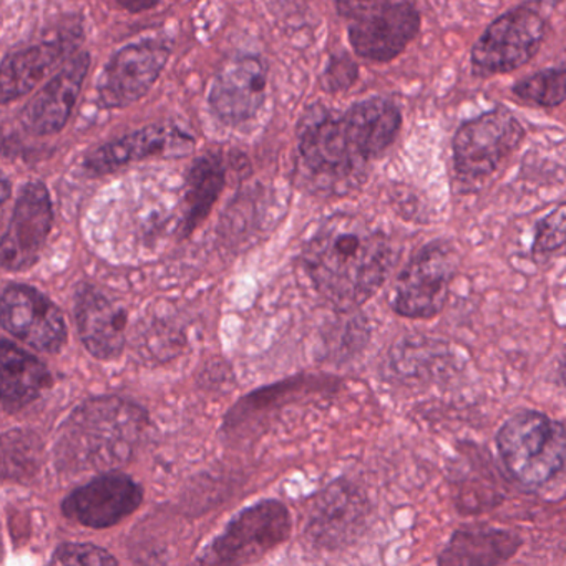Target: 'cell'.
Instances as JSON below:
<instances>
[{
	"label": "cell",
	"mask_w": 566,
	"mask_h": 566,
	"mask_svg": "<svg viewBox=\"0 0 566 566\" xmlns=\"http://www.w3.org/2000/svg\"><path fill=\"white\" fill-rule=\"evenodd\" d=\"M396 260L390 238L364 218L349 213L324 220L303 251L311 283L340 310L369 301L386 283Z\"/></svg>",
	"instance_id": "cell-1"
},
{
	"label": "cell",
	"mask_w": 566,
	"mask_h": 566,
	"mask_svg": "<svg viewBox=\"0 0 566 566\" xmlns=\"http://www.w3.org/2000/svg\"><path fill=\"white\" fill-rule=\"evenodd\" d=\"M147 430V413L122 397H95L72 412L55 449L69 473L114 472L134 455Z\"/></svg>",
	"instance_id": "cell-2"
},
{
	"label": "cell",
	"mask_w": 566,
	"mask_h": 566,
	"mask_svg": "<svg viewBox=\"0 0 566 566\" xmlns=\"http://www.w3.org/2000/svg\"><path fill=\"white\" fill-rule=\"evenodd\" d=\"M506 470L523 485H543L566 467V426L535 410L513 413L496 433Z\"/></svg>",
	"instance_id": "cell-3"
},
{
	"label": "cell",
	"mask_w": 566,
	"mask_h": 566,
	"mask_svg": "<svg viewBox=\"0 0 566 566\" xmlns=\"http://www.w3.org/2000/svg\"><path fill=\"white\" fill-rule=\"evenodd\" d=\"M354 52L373 62H390L420 31V12L409 2H339Z\"/></svg>",
	"instance_id": "cell-4"
},
{
	"label": "cell",
	"mask_w": 566,
	"mask_h": 566,
	"mask_svg": "<svg viewBox=\"0 0 566 566\" xmlns=\"http://www.w3.org/2000/svg\"><path fill=\"white\" fill-rule=\"evenodd\" d=\"M525 138L518 118L505 107H495L460 125L453 137L455 175L465 184L490 177Z\"/></svg>",
	"instance_id": "cell-5"
},
{
	"label": "cell",
	"mask_w": 566,
	"mask_h": 566,
	"mask_svg": "<svg viewBox=\"0 0 566 566\" xmlns=\"http://www.w3.org/2000/svg\"><path fill=\"white\" fill-rule=\"evenodd\" d=\"M459 268V253L446 240L420 248L394 287L392 307L409 319H432L446 306L450 284Z\"/></svg>",
	"instance_id": "cell-6"
},
{
	"label": "cell",
	"mask_w": 566,
	"mask_h": 566,
	"mask_svg": "<svg viewBox=\"0 0 566 566\" xmlns=\"http://www.w3.org/2000/svg\"><path fill=\"white\" fill-rule=\"evenodd\" d=\"M546 38V22L538 12L516 8L500 15L486 28L470 52L473 67L496 75L528 64Z\"/></svg>",
	"instance_id": "cell-7"
},
{
	"label": "cell",
	"mask_w": 566,
	"mask_h": 566,
	"mask_svg": "<svg viewBox=\"0 0 566 566\" xmlns=\"http://www.w3.org/2000/svg\"><path fill=\"white\" fill-rule=\"evenodd\" d=\"M170 45L145 39L112 55L98 75V102L105 108H125L150 92L170 59Z\"/></svg>",
	"instance_id": "cell-8"
},
{
	"label": "cell",
	"mask_w": 566,
	"mask_h": 566,
	"mask_svg": "<svg viewBox=\"0 0 566 566\" xmlns=\"http://www.w3.org/2000/svg\"><path fill=\"white\" fill-rule=\"evenodd\" d=\"M290 513L276 500L256 503L237 516L218 536L211 558L218 566H244L286 539Z\"/></svg>",
	"instance_id": "cell-9"
},
{
	"label": "cell",
	"mask_w": 566,
	"mask_h": 566,
	"mask_svg": "<svg viewBox=\"0 0 566 566\" xmlns=\"http://www.w3.org/2000/svg\"><path fill=\"white\" fill-rule=\"evenodd\" d=\"M54 224L51 195L41 181H29L19 191L11 220L0 244V261L6 271L19 273L38 263Z\"/></svg>",
	"instance_id": "cell-10"
},
{
	"label": "cell",
	"mask_w": 566,
	"mask_h": 566,
	"mask_svg": "<svg viewBox=\"0 0 566 566\" xmlns=\"http://www.w3.org/2000/svg\"><path fill=\"white\" fill-rule=\"evenodd\" d=\"M300 154L307 170L329 180H350L366 167L350 145L340 114L326 108H313L304 118Z\"/></svg>",
	"instance_id": "cell-11"
},
{
	"label": "cell",
	"mask_w": 566,
	"mask_h": 566,
	"mask_svg": "<svg viewBox=\"0 0 566 566\" xmlns=\"http://www.w3.org/2000/svg\"><path fill=\"white\" fill-rule=\"evenodd\" d=\"M2 326L42 353H57L67 339L62 311L35 287L11 284L2 293Z\"/></svg>",
	"instance_id": "cell-12"
},
{
	"label": "cell",
	"mask_w": 566,
	"mask_h": 566,
	"mask_svg": "<svg viewBox=\"0 0 566 566\" xmlns=\"http://www.w3.org/2000/svg\"><path fill=\"white\" fill-rule=\"evenodd\" d=\"M142 500L144 490L130 476L102 473L65 499L64 513L82 525L105 528L134 513Z\"/></svg>",
	"instance_id": "cell-13"
},
{
	"label": "cell",
	"mask_w": 566,
	"mask_h": 566,
	"mask_svg": "<svg viewBox=\"0 0 566 566\" xmlns=\"http://www.w3.org/2000/svg\"><path fill=\"white\" fill-rule=\"evenodd\" d=\"M266 65L256 55L228 62L211 85V111L224 124L251 120L266 97Z\"/></svg>",
	"instance_id": "cell-14"
},
{
	"label": "cell",
	"mask_w": 566,
	"mask_h": 566,
	"mask_svg": "<svg viewBox=\"0 0 566 566\" xmlns=\"http://www.w3.org/2000/svg\"><path fill=\"white\" fill-rule=\"evenodd\" d=\"M88 67L91 55L87 52L69 59L67 64L25 105L21 115L22 125L32 134H59L67 125L81 97Z\"/></svg>",
	"instance_id": "cell-15"
},
{
	"label": "cell",
	"mask_w": 566,
	"mask_h": 566,
	"mask_svg": "<svg viewBox=\"0 0 566 566\" xmlns=\"http://www.w3.org/2000/svg\"><path fill=\"white\" fill-rule=\"evenodd\" d=\"M75 323L78 336L92 356L115 359L127 343V313L104 291L82 284L75 293Z\"/></svg>",
	"instance_id": "cell-16"
},
{
	"label": "cell",
	"mask_w": 566,
	"mask_h": 566,
	"mask_svg": "<svg viewBox=\"0 0 566 566\" xmlns=\"http://www.w3.org/2000/svg\"><path fill=\"white\" fill-rule=\"evenodd\" d=\"M190 145V137L184 132L165 125H148L91 151L85 157L84 168L92 175L114 174L134 161L165 154L170 148H187Z\"/></svg>",
	"instance_id": "cell-17"
},
{
	"label": "cell",
	"mask_w": 566,
	"mask_h": 566,
	"mask_svg": "<svg viewBox=\"0 0 566 566\" xmlns=\"http://www.w3.org/2000/svg\"><path fill=\"white\" fill-rule=\"evenodd\" d=\"M356 154L364 164L387 150L402 127V114L389 98L357 102L340 114Z\"/></svg>",
	"instance_id": "cell-18"
},
{
	"label": "cell",
	"mask_w": 566,
	"mask_h": 566,
	"mask_svg": "<svg viewBox=\"0 0 566 566\" xmlns=\"http://www.w3.org/2000/svg\"><path fill=\"white\" fill-rule=\"evenodd\" d=\"M522 546L509 530L493 526H465L450 536L439 556V566H500Z\"/></svg>",
	"instance_id": "cell-19"
},
{
	"label": "cell",
	"mask_w": 566,
	"mask_h": 566,
	"mask_svg": "<svg viewBox=\"0 0 566 566\" xmlns=\"http://www.w3.org/2000/svg\"><path fill=\"white\" fill-rule=\"evenodd\" d=\"M67 52V39H59L29 45L22 51L6 55L0 74L2 104L8 105L9 102L31 94Z\"/></svg>",
	"instance_id": "cell-20"
},
{
	"label": "cell",
	"mask_w": 566,
	"mask_h": 566,
	"mask_svg": "<svg viewBox=\"0 0 566 566\" xmlns=\"http://www.w3.org/2000/svg\"><path fill=\"white\" fill-rule=\"evenodd\" d=\"M51 384L48 367L11 340L0 347V392L6 409L28 406Z\"/></svg>",
	"instance_id": "cell-21"
},
{
	"label": "cell",
	"mask_w": 566,
	"mask_h": 566,
	"mask_svg": "<svg viewBox=\"0 0 566 566\" xmlns=\"http://www.w3.org/2000/svg\"><path fill=\"white\" fill-rule=\"evenodd\" d=\"M223 164L214 155L201 157L197 164L191 167L187 180V214H185V234H190L201 221L210 213L214 201L220 197L224 187Z\"/></svg>",
	"instance_id": "cell-22"
},
{
	"label": "cell",
	"mask_w": 566,
	"mask_h": 566,
	"mask_svg": "<svg viewBox=\"0 0 566 566\" xmlns=\"http://www.w3.org/2000/svg\"><path fill=\"white\" fill-rule=\"evenodd\" d=\"M359 496L350 493L346 486H333L317 502L311 526L317 539L333 542L347 535V532L359 522Z\"/></svg>",
	"instance_id": "cell-23"
},
{
	"label": "cell",
	"mask_w": 566,
	"mask_h": 566,
	"mask_svg": "<svg viewBox=\"0 0 566 566\" xmlns=\"http://www.w3.org/2000/svg\"><path fill=\"white\" fill-rule=\"evenodd\" d=\"M518 101L533 107H558L566 102V67L536 72L512 88Z\"/></svg>",
	"instance_id": "cell-24"
},
{
	"label": "cell",
	"mask_w": 566,
	"mask_h": 566,
	"mask_svg": "<svg viewBox=\"0 0 566 566\" xmlns=\"http://www.w3.org/2000/svg\"><path fill=\"white\" fill-rule=\"evenodd\" d=\"M52 566H118L117 559L101 546L65 543L59 546Z\"/></svg>",
	"instance_id": "cell-25"
},
{
	"label": "cell",
	"mask_w": 566,
	"mask_h": 566,
	"mask_svg": "<svg viewBox=\"0 0 566 566\" xmlns=\"http://www.w3.org/2000/svg\"><path fill=\"white\" fill-rule=\"evenodd\" d=\"M566 243V205L556 208L536 224L533 253L548 254Z\"/></svg>",
	"instance_id": "cell-26"
},
{
	"label": "cell",
	"mask_w": 566,
	"mask_h": 566,
	"mask_svg": "<svg viewBox=\"0 0 566 566\" xmlns=\"http://www.w3.org/2000/svg\"><path fill=\"white\" fill-rule=\"evenodd\" d=\"M331 87L333 88H347L354 84L357 77V67L349 59H340L339 62H334L331 65Z\"/></svg>",
	"instance_id": "cell-27"
},
{
	"label": "cell",
	"mask_w": 566,
	"mask_h": 566,
	"mask_svg": "<svg viewBox=\"0 0 566 566\" xmlns=\"http://www.w3.org/2000/svg\"><path fill=\"white\" fill-rule=\"evenodd\" d=\"M118 6H120L122 9H125V11L138 14V12H144L148 11V9L157 8V2H137V0H134V2H118Z\"/></svg>",
	"instance_id": "cell-28"
},
{
	"label": "cell",
	"mask_w": 566,
	"mask_h": 566,
	"mask_svg": "<svg viewBox=\"0 0 566 566\" xmlns=\"http://www.w3.org/2000/svg\"><path fill=\"white\" fill-rule=\"evenodd\" d=\"M562 379H563V384H565V386H566V357L562 364Z\"/></svg>",
	"instance_id": "cell-29"
}]
</instances>
